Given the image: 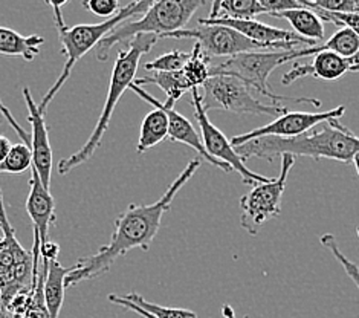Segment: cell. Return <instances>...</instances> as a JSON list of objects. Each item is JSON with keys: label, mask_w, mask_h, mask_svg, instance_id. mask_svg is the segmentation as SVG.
I'll list each match as a JSON object with an SVG mask.
<instances>
[{"label": "cell", "mask_w": 359, "mask_h": 318, "mask_svg": "<svg viewBox=\"0 0 359 318\" xmlns=\"http://www.w3.org/2000/svg\"><path fill=\"white\" fill-rule=\"evenodd\" d=\"M201 167V159L196 158L188 162L184 171L175 183L167 188L156 202L149 205L132 204L115 220V231L110 242L102 246L97 254L83 257L66 276L65 286L71 288L81 281L97 279L110 271L112 265L124 257L132 249L141 248L147 251L153 239L159 233L162 218L170 210V205L175 201L179 190L190 180Z\"/></svg>", "instance_id": "1"}, {"label": "cell", "mask_w": 359, "mask_h": 318, "mask_svg": "<svg viewBox=\"0 0 359 318\" xmlns=\"http://www.w3.org/2000/svg\"><path fill=\"white\" fill-rule=\"evenodd\" d=\"M236 152L242 159L257 157L272 161L292 154L294 158L307 157L315 161L352 162L359 152V136L341 124L339 119H332L295 138H259L236 147Z\"/></svg>", "instance_id": "2"}, {"label": "cell", "mask_w": 359, "mask_h": 318, "mask_svg": "<svg viewBox=\"0 0 359 318\" xmlns=\"http://www.w3.org/2000/svg\"><path fill=\"white\" fill-rule=\"evenodd\" d=\"M158 40H159L158 36L141 34V36H136L129 41L127 49L119 51L116 62L114 65L112 77H110L107 97L104 101V106H102L98 121L95 124V128H93L89 140L84 143V145L79 152H75L74 154H71V157L60 161L58 164L60 175H67L71 173L74 168L86 164V162L93 157V153L98 150L101 141L107 132L109 124L112 121L114 110L118 105L119 98L124 95V92L129 89L133 84V81L136 80V72H138V66L142 55L150 53L151 48L158 43Z\"/></svg>", "instance_id": "3"}, {"label": "cell", "mask_w": 359, "mask_h": 318, "mask_svg": "<svg viewBox=\"0 0 359 318\" xmlns=\"http://www.w3.org/2000/svg\"><path fill=\"white\" fill-rule=\"evenodd\" d=\"M66 5V2L62 4H55V2H49V6L54 10V20H55V28L58 31V39L60 43H62V53L66 57V63L63 66V71L60 74L57 81L50 86V89L48 91L46 95L41 98L39 102V110L41 114H46V110L50 105V101L55 98L58 91L63 88L67 79L71 77V72L75 67L76 62L90 53L92 49H95L98 43L104 39L109 32H112L119 25L130 20L132 17L138 15V14H145L150 8L151 2H132L129 5H126L124 8L118 11L116 15H114L112 19H107L101 23H93V25H75L72 28H67L63 20V14H62V8Z\"/></svg>", "instance_id": "4"}, {"label": "cell", "mask_w": 359, "mask_h": 318, "mask_svg": "<svg viewBox=\"0 0 359 318\" xmlns=\"http://www.w3.org/2000/svg\"><path fill=\"white\" fill-rule=\"evenodd\" d=\"M0 231H2V236H0V303L5 307L15 296L32 291L40 265V237L39 233H34L31 253L20 245L6 216L2 188H0Z\"/></svg>", "instance_id": "5"}, {"label": "cell", "mask_w": 359, "mask_h": 318, "mask_svg": "<svg viewBox=\"0 0 359 318\" xmlns=\"http://www.w3.org/2000/svg\"><path fill=\"white\" fill-rule=\"evenodd\" d=\"M203 5L201 0H161L151 2L150 8L141 19L124 22L102 39L97 48L95 55L100 62H106L110 51L118 43L135 39L141 34H151L162 39L167 34L185 29L194 13Z\"/></svg>", "instance_id": "6"}, {"label": "cell", "mask_w": 359, "mask_h": 318, "mask_svg": "<svg viewBox=\"0 0 359 318\" xmlns=\"http://www.w3.org/2000/svg\"><path fill=\"white\" fill-rule=\"evenodd\" d=\"M295 58H300V49H287V51H273V53H266V51H257V53H245L234 57H229L224 63L211 67V77L215 75H228L236 77L242 80L248 88H251L254 92L266 97L272 101V105L277 102H297V105H311L313 107H321L323 102L316 98H294V97H283L273 93L269 86L268 79L269 75L277 69L278 66L287 62H292Z\"/></svg>", "instance_id": "7"}, {"label": "cell", "mask_w": 359, "mask_h": 318, "mask_svg": "<svg viewBox=\"0 0 359 318\" xmlns=\"http://www.w3.org/2000/svg\"><path fill=\"white\" fill-rule=\"evenodd\" d=\"M203 93L201 95L205 112L220 109L233 114L250 115H269L281 117L289 109L278 105H266L252 95V89L236 77L215 75L205 83Z\"/></svg>", "instance_id": "8"}, {"label": "cell", "mask_w": 359, "mask_h": 318, "mask_svg": "<svg viewBox=\"0 0 359 318\" xmlns=\"http://www.w3.org/2000/svg\"><path fill=\"white\" fill-rule=\"evenodd\" d=\"M295 159L292 154H283L278 178L264 184H255L250 193L242 196L241 225L248 234L255 236L264 223L281 213V201L286 190L287 176L295 164Z\"/></svg>", "instance_id": "9"}, {"label": "cell", "mask_w": 359, "mask_h": 318, "mask_svg": "<svg viewBox=\"0 0 359 318\" xmlns=\"http://www.w3.org/2000/svg\"><path fill=\"white\" fill-rule=\"evenodd\" d=\"M346 114V106H338L327 112H286L285 115L273 119L272 123L264 124L262 127L254 128V131L236 135L231 144L233 147H241V145L259 140V138H295L303 133L311 132L312 128L318 127L320 124L332 121V119H339Z\"/></svg>", "instance_id": "10"}, {"label": "cell", "mask_w": 359, "mask_h": 318, "mask_svg": "<svg viewBox=\"0 0 359 318\" xmlns=\"http://www.w3.org/2000/svg\"><path fill=\"white\" fill-rule=\"evenodd\" d=\"M162 39H196L202 53L208 58L211 57H234L245 53H257L259 49H266L250 39L242 36L233 28L224 25H201L194 28H185L172 34H167Z\"/></svg>", "instance_id": "11"}, {"label": "cell", "mask_w": 359, "mask_h": 318, "mask_svg": "<svg viewBox=\"0 0 359 318\" xmlns=\"http://www.w3.org/2000/svg\"><path fill=\"white\" fill-rule=\"evenodd\" d=\"M191 105L194 107L196 121L199 123V127H201L202 144L210 157L217 161L226 162V164L233 168V171H237V173L242 176L245 184L255 185V184L269 183L271 178L254 173V171H251L245 166L243 159L238 157L236 149L233 147V144H231V141L226 138L225 133L219 131V128L210 121L207 112H205L202 106L199 89L191 91Z\"/></svg>", "instance_id": "12"}, {"label": "cell", "mask_w": 359, "mask_h": 318, "mask_svg": "<svg viewBox=\"0 0 359 318\" xmlns=\"http://www.w3.org/2000/svg\"><path fill=\"white\" fill-rule=\"evenodd\" d=\"M23 97L27 101L31 124V153H32V168H36L41 184L50 190V176H53V149L49 144L48 127L45 123V115L39 110V105L32 100L31 91L25 86Z\"/></svg>", "instance_id": "13"}, {"label": "cell", "mask_w": 359, "mask_h": 318, "mask_svg": "<svg viewBox=\"0 0 359 318\" xmlns=\"http://www.w3.org/2000/svg\"><path fill=\"white\" fill-rule=\"evenodd\" d=\"M359 63V58H344L330 51H321L315 54L311 65H295L292 69L281 77V84L289 86L294 81L304 79V77H315V79L335 81L344 77L355 65Z\"/></svg>", "instance_id": "14"}, {"label": "cell", "mask_w": 359, "mask_h": 318, "mask_svg": "<svg viewBox=\"0 0 359 318\" xmlns=\"http://www.w3.org/2000/svg\"><path fill=\"white\" fill-rule=\"evenodd\" d=\"M27 211L34 223V230L39 233L40 244L49 240V227L55 223V201L50 190H46L41 184L36 168L31 167L29 194L27 199Z\"/></svg>", "instance_id": "15"}, {"label": "cell", "mask_w": 359, "mask_h": 318, "mask_svg": "<svg viewBox=\"0 0 359 318\" xmlns=\"http://www.w3.org/2000/svg\"><path fill=\"white\" fill-rule=\"evenodd\" d=\"M129 89L133 91L141 100L153 106V110H150L142 119L138 147H136L138 153H144L168 138V118L165 112L158 106V100L150 95L149 92H145L140 86L135 84H132Z\"/></svg>", "instance_id": "16"}, {"label": "cell", "mask_w": 359, "mask_h": 318, "mask_svg": "<svg viewBox=\"0 0 359 318\" xmlns=\"http://www.w3.org/2000/svg\"><path fill=\"white\" fill-rule=\"evenodd\" d=\"M109 302L130 309V311L140 314L144 318H198L196 312L190 311V309L165 307L156 303H150L140 294H136V292H130V294L126 296L110 294Z\"/></svg>", "instance_id": "17"}, {"label": "cell", "mask_w": 359, "mask_h": 318, "mask_svg": "<svg viewBox=\"0 0 359 318\" xmlns=\"http://www.w3.org/2000/svg\"><path fill=\"white\" fill-rule=\"evenodd\" d=\"M45 39L32 34L23 36L11 28L0 27V54L6 57H20L25 62H32L40 53Z\"/></svg>", "instance_id": "18"}, {"label": "cell", "mask_w": 359, "mask_h": 318, "mask_svg": "<svg viewBox=\"0 0 359 318\" xmlns=\"http://www.w3.org/2000/svg\"><path fill=\"white\" fill-rule=\"evenodd\" d=\"M268 15L287 20L290 25H292L295 34H298V36L303 39L312 40V41H318L324 39L323 20L320 19L318 14H316L313 10H311V8L303 6V8H298V10L273 13Z\"/></svg>", "instance_id": "19"}, {"label": "cell", "mask_w": 359, "mask_h": 318, "mask_svg": "<svg viewBox=\"0 0 359 318\" xmlns=\"http://www.w3.org/2000/svg\"><path fill=\"white\" fill-rule=\"evenodd\" d=\"M135 86L142 84H156L158 88L165 92L167 100L162 102L167 109H175L176 102L184 97L187 91H191L188 86L185 77L181 72H153L150 77H142V79H136L133 81Z\"/></svg>", "instance_id": "20"}, {"label": "cell", "mask_w": 359, "mask_h": 318, "mask_svg": "<svg viewBox=\"0 0 359 318\" xmlns=\"http://www.w3.org/2000/svg\"><path fill=\"white\" fill-rule=\"evenodd\" d=\"M71 268L55 262H48V276L45 280V303L49 318H58L65 302V280Z\"/></svg>", "instance_id": "21"}, {"label": "cell", "mask_w": 359, "mask_h": 318, "mask_svg": "<svg viewBox=\"0 0 359 318\" xmlns=\"http://www.w3.org/2000/svg\"><path fill=\"white\" fill-rule=\"evenodd\" d=\"M266 14L260 0H224V2L212 4V10L207 19H226L234 20H254L255 15Z\"/></svg>", "instance_id": "22"}, {"label": "cell", "mask_w": 359, "mask_h": 318, "mask_svg": "<svg viewBox=\"0 0 359 318\" xmlns=\"http://www.w3.org/2000/svg\"><path fill=\"white\" fill-rule=\"evenodd\" d=\"M210 71V58L202 53L199 43H196L190 53V58H188V62L182 69V74L188 86H190V89H199V86L207 83L211 79Z\"/></svg>", "instance_id": "23"}, {"label": "cell", "mask_w": 359, "mask_h": 318, "mask_svg": "<svg viewBox=\"0 0 359 318\" xmlns=\"http://www.w3.org/2000/svg\"><path fill=\"white\" fill-rule=\"evenodd\" d=\"M321 51H330L344 58H359V36L347 28H341L326 43L315 46L316 54Z\"/></svg>", "instance_id": "24"}, {"label": "cell", "mask_w": 359, "mask_h": 318, "mask_svg": "<svg viewBox=\"0 0 359 318\" xmlns=\"http://www.w3.org/2000/svg\"><path fill=\"white\" fill-rule=\"evenodd\" d=\"M48 276V260H43L40 257L39 265V274L34 283L31 302L28 309L25 311L22 318H49L46 303H45V280Z\"/></svg>", "instance_id": "25"}, {"label": "cell", "mask_w": 359, "mask_h": 318, "mask_svg": "<svg viewBox=\"0 0 359 318\" xmlns=\"http://www.w3.org/2000/svg\"><path fill=\"white\" fill-rule=\"evenodd\" d=\"M32 167V153L27 144H14L4 162H0V175H20Z\"/></svg>", "instance_id": "26"}, {"label": "cell", "mask_w": 359, "mask_h": 318, "mask_svg": "<svg viewBox=\"0 0 359 318\" xmlns=\"http://www.w3.org/2000/svg\"><path fill=\"white\" fill-rule=\"evenodd\" d=\"M190 53H184V51H170V53L161 55L151 62L145 63L144 69L150 72H181L184 66L187 65Z\"/></svg>", "instance_id": "27"}, {"label": "cell", "mask_w": 359, "mask_h": 318, "mask_svg": "<svg viewBox=\"0 0 359 318\" xmlns=\"http://www.w3.org/2000/svg\"><path fill=\"white\" fill-rule=\"evenodd\" d=\"M320 242L321 245L329 249V251L332 253V256L335 257V259L341 263V266H343L344 271L347 276L352 279V281L355 283V286L359 289V266L348 259V257H346V254L341 251L339 246H338V242L337 239L333 237V234H323L320 237Z\"/></svg>", "instance_id": "28"}, {"label": "cell", "mask_w": 359, "mask_h": 318, "mask_svg": "<svg viewBox=\"0 0 359 318\" xmlns=\"http://www.w3.org/2000/svg\"><path fill=\"white\" fill-rule=\"evenodd\" d=\"M303 5L311 10H321L326 13H359V2L356 0H315V2H303Z\"/></svg>", "instance_id": "29"}, {"label": "cell", "mask_w": 359, "mask_h": 318, "mask_svg": "<svg viewBox=\"0 0 359 318\" xmlns=\"http://www.w3.org/2000/svg\"><path fill=\"white\" fill-rule=\"evenodd\" d=\"M313 11L320 15V19L323 22L337 23L339 27L353 31L356 36H359V13L341 14V13H326L321 10H313Z\"/></svg>", "instance_id": "30"}, {"label": "cell", "mask_w": 359, "mask_h": 318, "mask_svg": "<svg viewBox=\"0 0 359 318\" xmlns=\"http://www.w3.org/2000/svg\"><path fill=\"white\" fill-rule=\"evenodd\" d=\"M83 5L86 6L90 13L100 17H107V19H112V17L116 15L118 11L121 10L116 0H86Z\"/></svg>", "instance_id": "31"}, {"label": "cell", "mask_w": 359, "mask_h": 318, "mask_svg": "<svg viewBox=\"0 0 359 318\" xmlns=\"http://www.w3.org/2000/svg\"><path fill=\"white\" fill-rule=\"evenodd\" d=\"M60 254V245L53 242V240H48L46 244H40V257L48 262H55Z\"/></svg>", "instance_id": "32"}, {"label": "cell", "mask_w": 359, "mask_h": 318, "mask_svg": "<svg viewBox=\"0 0 359 318\" xmlns=\"http://www.w3.org/2000/svg\"><path fill=\"white\" fill-rule=\"evenodd\" d=\"M11 149H13L11 141L8 140L6 136L0 135V162H4L6 159V157L10 154Z\"/></svg>", "instance_id": "33"}, {"label": "cell", "mask_w": 359, "mask_h": 318, "mask_svg": "<svg viewBox=\"0 0 359 318\" xmlns=\"http://www.w3.org/2000/svg\"><path fill=\"white\" fill-rule=\"evenodd\" d=\"M222 314H224V317H225V318H236L234 311H233V307H231L229 305H225L224 307H222ZM245 318H250V317L246 315Z\"/></svg>", "instance_id": "34"}, {"label": "cell", "mask_w": 359, "mask_h": 318, "mask_svg": "<svg viewBox=\"0 0 359 318\" xmlns=\"http://www.w3.org/2000/svg\"><path fill=\"white\" fill-rule=\"evenodd\" d=\"M353 164H355V168H356V173H358V176H359V152L355 154V158H353Z\"/></svg>", "instance_id": "35"}, {"label": "cell", "mask_w": 359, "mask_h": 318, "mask_svg": "<svg viewBox=\"0 0 359 318\" xmlns=\"http://www.w3.org/2000/svg\"><path fill=\"white\" fill-rule=\"evenodd\" d=\"M6 118H5V115H4V112L0 110V128H4V127H6Z\"/></svg>", "instance_id": "36"}, {"label": "cell", "mask_w": 359, "mask_h": 318, "mask_svg": "<svg viewBox=\"0 0 359 318\" xmlns=\"http://www.w3.org/2000/svg\"><path fill=\"white\" fill-rule=\"evenodd\" d=\"M0 318H8L6 312L4 311V307H2V303H0Z\"/></svg>", "instance_id": "37"}, {"label": "cell", "mask_w": 359, "mask_h": 318, "mask_svg": "<svg viewBox=\"0 0 359 318\" xmlns=\"http://www.w3.org/2000/svg\"><path fill=\"white\" fill-rule=\"evenodd\" d=\"M350 72H359V63L358 65H355L352 69H350Z\"/></svg>", "instance_id": "38"}, {"label": "cell", "mask_w": 359, "mask_h": 318, "mask_svg": "<svg viewBox=\"0 0 359 318\" xmlns=\"http://www.w3.org/2000/svg\"><path fill=\"white\" fill-rule=\"evenodd\" d=\"M356 234H358V237H359V227H356Z\"/></svg>", "instance_id": "39"}]
</instances>
